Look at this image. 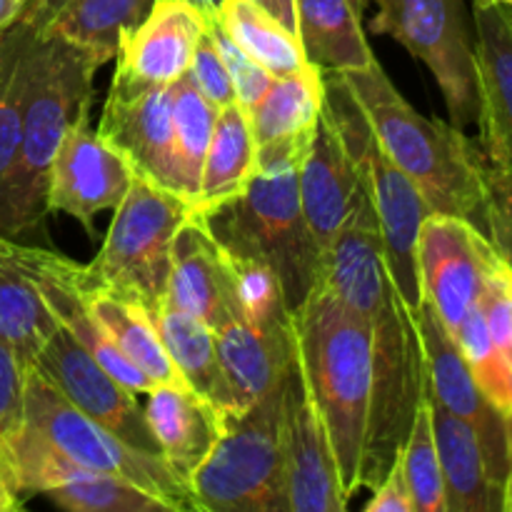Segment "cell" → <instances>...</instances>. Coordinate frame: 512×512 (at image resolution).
I'll return each mask as SVG.
<instances>
[{"mask_svg":"<svg viewBox=\"0 0 512 512\" xmlns=\"http://www.w3.org/2000/svg\"><path fill=\"white\" fill-rule=\"evenodd\" d=\"M98 55L55 33H35L15 160L0 180V235L20 240L45 228L55 153L75 120L93 108Z\"/></svg>","mask_w":512,"mask_h":512,"instance_id":"1","label":"cell"},{"mask_svg":"<svg viewBox=\"0 0 512 512\" xmlns=\"http://www.w3.org/2000/svg\"><path fill=\"white\" fill-rule=\"evenodd\" d=\"M340 75L388 158L413 180L430 213L455 215L485 233L483 150L453 123L418 113L378 60Z\"/></svg>","mask_w":512,"mask_h":512,"instance_id":"2","label":"cell"},{"mask_svg":"<svg viewBox=\"0 0 512 512\" xmlns=\"http://www.w3.org/2000/svg\"><path fill=\"white\" fill-rule=\"evenodd\" d=\"M298 358L328 428L345 498L358 495L373 395L370 323L315 285L293 310Z\"/></svg>","mask_w":512,"mask_h":512,"instance_id":"3","label":"cell"},{"mask_svg":"<svg viewBox=\"0 0 512 512\" xmlns=\"http://www.w3.org/2000/svg\"><path fill=\"white\" fill-rule=\"evenodd\" d=\"M298 168L255 170L238 198L203 215L210 233L230 255L260 260L278 275L293 310L318 285L323 270L300 205Z\"/></svg>","mask_w":512,"mask_h":512,"instance_id":"4","label":"cell"},{"mask_svg":"<svg viewBox=\"0 0 512 512\" xmlns=\"http://www.w3.org/2000/svg\"><path fill=\"white\" fill-rule=\"evenodd\" d=\"M283 390L285 378L245 413L225 420L218 443L188 480L193 510L290 512L285 485Z\"/></svg>","mask_w":512,"mask_h":512,"instance_id":"5","label":"cell"},{"mask_svg":"<svg viewBox=\"0 0 512 512\" xmlns=\"http://www.w3.org/2000/svg\"><path fill=\"white\" fill-rule=\"evenodd\" d=\"M190 213L193 208L183 198L135 175L115 208L100 253L83 265L85 288L135 300L148 313L158 310L168 288L173 240Z\"/></svg>","mask_w":512,"mask_h":512,"instance_id":"6","label":"cell"},{"mask_svg":"<svg viewBox=\"0 0 512 512\" xmlns=\"http://www.w3.org/2000/svg\"><path fill=\"white\" fill-rule=\"evenodd\" d=\"M323 83L325 103L358 163L360 178L373 200L390 278L398 285L405 303L418 310L423 300L418 275V233L425 215H430L428 203L413 180L388 158L373 125L350 95L343 75L338 70H323Z\"/></svg>","mask_w":512,"mask_h":512,"instance_id":"7","label":"cell"},{"mask_svg":"<svg viewBox=\"0 0 512 512\" xmlns=\"http://www.w3.org/2000/svg\"><path fill=\"white\" fill-rule=\"evenodd\" d=\"M368 323L373 330V395L360 488L373 490L403 450L428 390V370L418 318L398 288Z\"/></svg>","mask_w":512,"mask_h":512,"instance_id":"8","label":"cell"},{"mask_svg":"<svg viewBox=\"0 0 512 512\" xmlns=\"http://www.w3.org/2000/svg\"><path fill=\"white\" fill-rule=\"evenodd\" d=\"M23 428L58 450L70 463L120 475L165 500L173 512L193 510L190 490L158 455L140 453L75 408L35 365L25 380Z\"/></svg>","mask_w":512,"mask_h":512,"instance_id":"9","label":"cell"},{"mask_svg":"<svg viewBox=\"0 0 512 512\" xmlns=\"http://www.w3.org/2000/svg\"><path fill=\"white\" fill-rule=\"evenodd\" d=\"M378 13L370 20L375 35L393 38L435 75L448 105L450 123L468 128L478 123V68L475 33L463 0H373Z\"/></svg>","mask_w":512,"mask_h":512,"instance_id":"10","label":"cell"},{"mask_svg":"<svg viewBox=\"0 0 512 512\" xmlns=\"http://www.w3.org/2000/svg\"><path fill=\"white\" fill-rule=\"evenodd\" d=\"M33 365L75 408L103 425L108 433L133 450L163 458L138 395L110 375L68 330L58 325L35 355Z\"/></svg>","mask_w":512,"mask_h":512,"instance_id":"11","label":"cell"},{"mask_svg":"<svg viewBox=\"0 0 512 512\" xmlns=\"http://www.w3.org/2000/svg\"><path fill=\"white\" fill-rule=\"evenodd\" d=\"M495 255L488 235L468 220L443 213L425 215L418 233L420 290L453 335L478 305L485 270Z\"/></svg>","mask_w":512,"mask_h":512,"instance_id":"12","label":"cell"},{"mask_svg":"<svg viewBox=\"0 0 512 512\" xmlns=\"http://www.w3.org/2000/svg\"><path fill=\"white\" fill-rule=\"evenodd\" d=\"M0 245H3L5 258L38 288L40 298L45 300L55 323L63 330H68L110 375H115L135 395L148 393L153 388V380L145 378L120 353L118 345L110 340V335L105 333L103 325L98 323V318L90 310L88 298H85L83 280H80L83 265L73 263L65 255L55 253V250L38 248V245H25L20 240L5 238V235L0 240Z\"/></svg>","mask_w":512,"mask_h":512,"instance_id":"13","label":"cell"},{"mask_svg":"<svg viewBox=\"0 0 512 512\" xmlns=\"http://www.w3.org/2000/svg\"><path fill=\"white\" fill-rule=\"evenodd\" d=\"M283 448L290 512H343L348 508L350 500L340 483L328 428L298 355L285 375Z\"/></svg>","mask_w":512,"mask_h":512,"instance_id":"14","label":"cell"},{"mask_svg":"<svg viewBox=\"0 0 512 512\" xmlns=\"http://www.w3.org/2000/svg\"><path fill=\"white\" fill-rule=\"evenodd\" d=\"M420 340H423L425 370H428V390L448 413L465 420L475 430L488 463L490 478L503 490L510 468V433L508 418L485 398L475 383L453 333L438 318L428 300H420L418 310Z\"/></svg>","mask_w":512,"mask_h":512,"instance_id":"15","label":"cell"},{"mask_svg":"<svg viewBox=\"0 0 512 512\" xmlns=\"http://www.w3.org/2000/svg\"><path fill=\"white\" fill-rule=\"evenodd\" d=\"M135 173L128 160L90 125V110L65 133L48 180V213L78 220L95 238V218L123 203Z\"/></svg>","mask_w":512,"mask_h":512,"instance_id":"16","label":"cell"},{"mask_svg":"<svg viewBox=\"0 0 512 512\" xmlns=\"http://www.w3.org/2000/svg\"><path fill=\"white\" fill-rule=\"evenodd\" d=\"M205 33V13L188 0H155L140 25L120 38L110 90L170 85L190 68Z\"/></svg>","mask_w":512,"mask_h":512,"instance_id":"17","label":"cell"},{"mask_svg":"<svg viewBox=\"0 0 512 512\" xmlns=\"http://www.w3.org/2000/svg\"><path fill=\"white\" fill-rule=\"evenodd\" d=\"M163 305L203 320L213 333L243 320L233 260L210 233L203 215L190 213L175 235Z\"/></svg>","mask_w":512,"mask_h":512,"instance_id":"18","label":"cell"},{"mask_svg":"<svg viewBox=\"0 0 512 512\" xmlns=\"http://www.w3.org/2000/svg\"><path fill=\"white\" fill-rule=\"evenodd\" d=\"M318 285L365 320L373 318L393 288H398L385 263L383 233L363 178L333 248L325 255Z\"/></svg>","mask_w":512,"mask_h":512,"instance_id":"19","label":"cell"},{"mask_svg":"<svg viewBox=\"0 0 512 512\" xmlns=\"http://www.w3.org/2000/svg\"><path fill=\"white\" fill-rule=\"evenodd\" d=\"M95 130L128 160L135 175L178 195L170 85H148L133 93L110 90Z\"/></svg>","mask_w":512,"mask_h":512,"instance_id":"20","label":"cell"},{"mask_svg":"<svg viewBox=\"0 0 512 512\" xmlns=\"http://www.w3.org/2000/svg\"><path fill=\"white\" fill-rule=\"evenodd\" d=\"M323 103V68L315 63L270 83L263 98L248 110L258 170L303 163L318 130Z\"/></svg>","mask_w":512,"mask_h":512,"instance_id":"21","label":"cell"},{"mask_svg":"<svg viewBox=\"0 0 512 512\" xmlns=\"http://www.w3.org/2000/svg\"><path fill=\"white\" fill-rule=\"evenodd\" d=\"M298 188L305 223L325 260L360 188L358 163L328 103H323L315 138L298 168Z\"/></svg>","mask_w":512,"mask_h":512,"instance_id":"22","label":"cell"},{"mask_svg":"<svg viewBox=\"0 0 512 512\" xmlns=\"http://www.w3.org/2000/svg\"><path fill=\"white\" fill-rule=\"evenodd\" d=\"M478 68L480 150L488 163L512 170V8L473 5Z\"/></svg>","mask_w":512,"mask_h":512,"instance_id":"23","label":"cell"},{"mask_svg":"<svg viewBox=\"0 0 512 512\" xmlns=\"http://www.w3.org/2000/svg\"><path fill=\"white\" fill-rule=\"evenodd\" d=\"M145 395V418L158 440L160 455L188 485L190 475L218 443L225 428L223 415L188 383H160Z\"/></svg>","mask_w":512,"mask_h":512,"instance_id":"24","label":"cell"},{"mask_svg":"<svg viewBox=\"0 0 512 512\" xmlns=\"http://www.w3.org/2000/svg\"><path fill=\"white\" fill-rule=\"evenodd\" d=\"M220 363L245 408L283 383L285 373L298 355L293 320L255 323L233 320L215 330Z\"/></svg>","mask_w":512,"mask_h":512,"instance_id":"25","label":"cell"},{"mask_svg":"<svg viewBox=\"0 0 512 512\" xmlns=\"http://www.w3.org/2000/svg\"><path fill=\"white\" fill-rule=\"evenodd\" d=\"M155 330L168 350L170 360L175 363L178 373L183 375L185 383L208 400L223 420L233 415L245 413V405L235 395L228 375H225L223 363H220L218 345H215V333L193 315L175 308H158L150 313Z\"/></svg>","mask_w":512,"mask_h":512,"instance_id":"26","label":"cell"},{"mask_svg":"<svg viewBox=\"0 0 512 512\" xmlns=\"http://www.w3.org/2000/svg\"><path fill=\"white\" fill-rule=\"evenodd\" d=\"M433 430L443 468L448 512H495L503 510V490L490 478L483 448L465 420L455 418L430 395Z\"/></svg>","mask_w":512,"mask_h":512,"instance_id":"27","label":"cell"},{"mask_svg":"<svg viewBox=\"0 0 512 512\" xmlns=\"http://www.w3.org/2000/svg\"><path fill=\"white\" fill-rule=\"evenodd\" d=\"M363 10L358 0H295V33L310 63L340 73L373 65Z\"/></svg>","mask_w":512,"mask_h":512,"instance_id":"28","label":"cell"},{"mask_svg":"<svg viewBox=\"0 0 512 512\" xmlns=\"http://www.w3.org/2000/svg\"><path fill=\"white\" fill-rule=\"evenodd\" d=\"M255 170L258 165H255V143L248 110L240 103L225 105L218 110L213 138L205 153L193 213L205 215L218 205L238 198L253 180Z\"/></svg>","mask_w":512,"mask_h":512,"instance_id":"29","label":"cell"},{"mask_svg":"<svg viewBox=\"0 0 512 512\" xmlns=\"http://www.w3.org/2000/svg\"><path fill=\"white\" fill-rule=\"evenodd\" d=\"M85 298H88L90 310L98 318V323L103 325L105 333L118 345L120 353L145 378L153 380V385L185 383L183 375L178 373L175 363L170 360L158 330H155L153 318H150V313L143 305L135 303V300L118 298V295L98 288H85Z\"/></svg>","mask_w":512,"mask_h":512,"instance_id":"30","label":"cell"},{"mask_svg":"<svg viewBox=\"0 0 512 512\" xmlns=\"http://www.w3.org/2000/svg\"><path fill=\"white\" fill-rule=\"evenodd\" d=\"M215 18L273 78H288L310 65L298 35L253 0H223Z\"/></svg>","mask_w":512,"mask_h":512,"instance_id":"31","label":"cell"},{"mask_svg":"<svg viewBox=\"0 0 512 512\" xmlns=\"http://www.w3.org/2000/svg\"><path fill=\"white\" fill-rule=\"evenodd\" d=\"M170 103H173V160L178 195L190 208H195L218 108L195 88L188 73L170 83Z\"/></svg>","mask_w":512,"mask_h":512,"instance_id":"32","label":"cell"},{"mask_svg":"<svg viewBox=\"0 0 512 512\" xmlns=\"http://www.w3.org/2000/svg\"><path fill=\"white\" fill-rule=\"evenodd\" d=\"M155 0H70L43 33L83 45L100 63L118 55L120 38L145 20Z\"/></svg>","mask_w":512,"mask_h":512,"instance_id":"33","label":"cell"},{"mask_svg":"<svg viewBox=\"0 0 512 512\" xmlns=\"http://www.w3.org/2000/svg\"><path fill=\"white\" fill-rule=\"evenodd\" d=\"M55 328L58 323L40 298L38 288L5 258L0 245V343L33 365L35 355Z\"/></svg>","mask_w":512,"mask_h":512,"instance_id":"34","label":"cell"},{"mask_svg":"<svg viewBox=\"0 0 512 512\" xmlns=\"http://www.w3.org/2000/svg\"><path fill=\"white\" fill-rule=\"evenodd\" d=\"M38 30L20 18L0 30V180L15 160L25 93V60Z\"/></svg>","mask_w":512,"mask_h":512,"instance_id":"35","label":"cell"},{"mask_svg":"<svg viewBox=\"0 0 512 512\" xmlns=\"http://www.w3.org/2000/svg\"><path fill=\"white\" fill-rule=\"evenodd\" d=\"M398 463L403 468L405 480H408L415 512H448L428 390L420 400L418 413H415L408 438H405L403 450L398 455Z\"/></svg>","mask_w":512,"mask_h":512,"instance_id":"36","label":"cell"},{"mask_svg":"<svg viewBox=\"0 0 512 512\" xmlns=\"http://www.w3.org/2000/svg\"><path fill=\"white\" fill-rule=\"evenodd\" d=\"M455 343H458L460 353H463L465 363H468L470 373H473L475 383L485 393V398L505 415H512V365L500 353L498 345L493 343L485 325L483 313L475 305L460 328L455 330Z\"/></svg>","mask_w":512,"mask_h":512,"instance_id":"37","label":"cell"},{"mask_svg":"<svg viewBox=\"0 0 512 512\" xmlns=\"http://www.w3.org/2000/svg\"><path fill=\"white\" fill-rule=\"evenodd\" d=\"M478 308L488 325L490 338L512 365V270L500 255H495L485 270Z\"/></svg>","mask_w":512,"mask_h":512,"instance_id":"38","label":"cell"},{"mask_svg":"<svg viewBox=\"0 0 512 512\" xmlns=\"http://www.w3.org/2000/svg\"><path fill=\"white\" fill-rule=\"evenodd\" d=\"M483 213L485 235L512 270V170L488 160L483 168Z\"/></svg>","mask_w":512,"mask_h":512,"instance_id":"39","label":"cell"},{"mask_svg":"<svg viewBox=\"0 0 512 512\" xmlns=\"http://www.w3.org/2000/svg\"><path fill=\"white\" fill-rule=\"evenodd\" d=\"M205 28H208L210 38L218 45L220 55L225 60V68H228L230 78H233L235 95H238V103L243 105L245 110L253 108L260 98L265 95V90L273 83V75L263 68L260 63H255L233 38L223 30V25L218 23L215 13L205 15Z\"/></svg>","mask_w":512,"mask_h":512,"instance_id":"40","label":"cell"},{"mask_svg":"<svg viewBox=\"0 0 512 512\" xmlns=\"http://www.w3.org/2000/svg\"><path fill=\"white\" fill-rule=\"evenodd\" d=\"M188 78L193 80L195 88H198L218 110L225 108V105L238 103L233 78H230L223 55H220L215 40L210 38L208 28H205L203 38H200L198 48H195L193 53V60H190Z\"/></svg>","mask_w":512,"mask_h":512,"instance_id":"41","label":"cell"},{"mask_svg":"<svg viewBox=\"0 0 512 512\" xmlns=\"http://www.w3.org/2000/svg\"><path fill=\"white\" fill-rule=\"evenodd\" d=\"M30 365L13 348L0 343V440L8 443L23 425L25 380Z\"/></svg>","mask_w":512,"mask_h":512,"instance_id":"42","label":"cell"},{"mask_svg":"<svg viewBox=\"0 0 512 512\" xmlns=\"http://www.w3.org/2000/svg\"><path fill=\"white\" fill-rule=\"evenodd\" d=\"M368 512H415L413 495H410L408 480H405L403 468L395 460L393 468L388 470L383 480L373 488V498L365 505Z\"/></svg>","mask_w":512,"mask_h":512,"instance_id":"43","label":"cell"},{"mask_svg":"<svg viewBox=\"0 0 512 512\" xmlns=\"http://www.w3.org/2000/svg\"><path fill=\"white\" fill-rule=\"evenodd\" d=\"M70 0H30L28 10L23 13V20H28L38 33H43L50 23L55 20V15L68 5Z\"/></svg>","mask_w":512,"mask_h":512,"instance_id":"44","label":"cell"},{"mask_svg":"<svg viewBox=\"0 0 512 512\" xmlns=\"http://www.w3.org/2000/svg\"><path fill=\"white\" fill-rule=\"evenodd\" d=\"M23 508V495L15 488L5 460H0V512H15Z\"/></svg>","mask_w":512,"mask_h":512,"instance_id":"45","label":"cell"},{"mask_svg":"<svg viewBox=\"0 0 512 512\" xmlns=\"http://www.w3.org/2000/svg\"><path fill=\"white\" fill-rule=\"evenodd\" d=\"M253 3L268 10L273 18H278L285 28H290L295 33V0H253Z\"/></svg>","mask_w":512,"mask_h":512,"instance_id":"46","label":"cell"},{"mask_svg":"<svg viewBox=\"0 0 512 512\" xmlns=\"http://www.w3.org/2000/svg\"><path fill=\"white\" fill-rule=\"evenodd\" d=\"M28 5L30 0H0V30L18 23L25 10H28Z\"/></svg>","mask_w":512,"mask_h":512,"instance_id":"47","label":"cell"},{"mask_svg":"<svg viewBox=\"0 0 512 512\" xmlns=\"http://www.w3.org/2000/svg\"><path fill=\"white\" fill-rule=\"evenodd\" d=\"M508 433H510V468H508V478H505V485H503V510L512 512V415L508 418Z\"/></svg>","mask_w":512,"mask_h":512,"instance_id":"48","label":"cell"},{"mask_svg":"<svg viewBox=\"0 0 512 512\" xmlns=\"http://www.w3.org/2000/svg\"><path fill=\"white\" fill-rule=\"evenodd\" d=\"M188 3H193L195 8L203 10L205 15H210V13H218V8L223 5V0H188Z\"/></svg>","mask_w":512,"mask_h":512,"instance_id":"49","label":"cell"},{"mask_svg":"<svg viewBox=\"0 0 512 512\" xmlns=\"http://www.w3.org/2000/svg\"><path fill=\"white\" fill-rule=\"evenodd\" d=\"M483 3H500V5H510L512 8V0H473V5H483Z\"/></svg>","mask_w":512,"mask_h":512,"instance_id":"50","label":"cell"},{"mask_svg":"<svg viewBox=\"0 0 512 512\" xmlns=\"http://www.w3.org/2000/svg\"><path fill=\"white\" fill-rule=\"evenodd\" d=\"M0 460H5V443L0 440Z\"/></svg>","mask_w":512,"mask_h":512,"instance_id":"51","label":"cell"},{"mask_svg":"<svg viewBox=\"0 0 512 512\" xmlns=\"http://www.w3.org/2000/svg\"><path fill=\"white\" fill-rule=\"evenodd\" d=\"M358 3H360V5H363V8H365V5H368V3H370V0H358Z\"/></svg>","mask_w":512,"mask_h":512,"instance_id":"52","label":"cell"}]
</instances>
